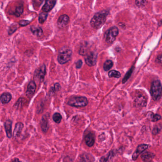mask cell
<instances>
[{
    "label": "cell",
    "instance_id": "4dcf8cb0",
    "mask_svg": "<svg viewBox=\"0 0 162 162\" xmlns=\"http://www.w3.org/2000/svg\"><path fill=\"white\" fill-rule=\"evenodd\" d=\"M160 130H161V128L159 127L158 126H155L153 129L152 134L153 135H157V134L159 133Z\"/></svg>",
    "mask_w": 162,
    "mask_h": 162
},
{
    "label": "cell",
    "instance_id": "f546056e",
    "mask_svg": "<svg viewBox=\"0 0 162 162\" xmlns=\"http://www.w3.org/2000/svg\"><path fill=\"white\" fill-rule=\"evenodd\" d=\"M30 23V21L27 20H21L19 21V25H21V26H25L26 25L29 24Z\"/></svg>",
    "mask_w": 162,
    "mask_h": 162
},
{
    "label": "cell",
    "instance_id": "603a6c76",
    "mask_svg": "<svg viewBox=\"0 0 162 162\" xmlns=\"http://www.w3.org/2000/svg\"><path fill=\"white\" fill-rule=\"evenodd\" d=\"M112 61L110 60H107V61H105V63L104 64L103 69L105 70V71H108L109 70L111 69V68L113 66Z\"/></svg>",
    "mask_w": 162,
    "mask_h": 162
},
{
    "label": "cell",
    "instance_id": "44dd1931",
    "mask_svg": "<svg viewBox=\"0 0 162 162\" xmlns=\"http://www.w3.org/2000/svg\"><path fill=\"white\" fill-rule=\"evenodd\" d=\"M31 30L34 35L40 37L43 35V31L40 27H36L32 26L31 27Z\"/></svg>",
    "mask_w": 162,
    "mask_h": 162
},
{
    "label": "cell",
    "instance_id": "1f68e13d",
    "mask_svg": "<svg viewBox=\"0 0 162 162\" xmlns=\"http://www.w3.org/2000/svg\"><path fill=\"white\" fill-rule=\"evenodd\" d=\"M132 70H131V69L129 72H127V73L126 74V75L125 76V79H123V83H125L126 80H127V79H129V77L130 76V75L132 73Z\"/></svg>",
    "mask_w": 162,
    "mask_h": 162
},
{
    "label": "cell",
    "instance_id": "ffe728a7",
    "mask_svg": "<svg viewBox=\"0 0 162 162\" xmlns=\"http://www.w3.org/2000/svg\"><path fill=\"white\" fill-rule=\"evenodd\" d=\"M11 99V94L8 92L4 93L1 96V101L4 104L9 103Z\"/></svg>",
    "mask_w": 162,
    "mask_h": 162
},
{
    "label": "cell",
    "instance_id": "5b68a950",
    "mask_svg": "<svg viewBox=\"0 0 162 162\" xmlns=\"http://www.w3.org/2000/svg\"><path fill=\"white\" fill-rule=\"evenodd\" d=\"M119 29L117 27H112L105 33L104 38L107 43L111 44L116 40V37L119 34Z\"/></svg>",
    "mask_w": 162,
    "mask_h": 162
},
{
    "label": "cell",
    "instance_id": "d6986e66",
    "mask_svg": "<svg viewBox=\"0 0 162 162\" xmlns=\"http://www.w3.org/2000/svg\"><path fill=\"white\" fill-rule=\"evenodd\" d=\"M147 119L152 122H156L161 119V116L157 114H153L152 112H149L146 115Z\"/></svg>",
    "mask_w": 162,
    "mask_h": 162
},
{
    "label": "cell",
    "instance_id": "8fae6325",
    "mask_svg": "<svg viewBox=\"0 0 162 162\" xmlns=\"http://www.w3.org/2000/svg\"><path fill=\"white\" fill-rule=\"evenodd\" d=\"M36 88V85L35 82L33 81H31L28 85L27 90L26 92L27 96L29 97H31L33 96L35 92Z\"/></svg>",
    "mask_w": 162,
    "mask_h": 162
},
{
    "label": "cell",
    "instance_id": "3957f363",
    "mask_svg": "<svg viewBox=\"0 0 162 162\" xmlns=\"http://www.w3.org/2000/svg\"><path fill=\"white\" fill-rule=\"evenodd\" d=\"M88 104L87 99L84 97H74L69 99L68 104L76 107H85Z\"/></svg>",
    "mask_w": 162,
    "mask_h": 162
},
{
    "label": "cell",
    "instance_id": "7a4b0ae2",
    "mask_svg": "<svg viewBox=\"0 0 162 162\" xmlns=\"http://www.w3.org/2000/svg\"><path fill=\"white\" fill-rule=\"evenodd\" d=\"M150 93L154 100L159 99L162 94V87L159 80L153 81L151 85Z\"/></svg>",
    "mask_w": 162,
    "mask_h": 162
},
{
    "label": "cell",
    "instance_id": "4fadbf2b",
    "mask_svg": "<svg viewBox=\"0 0 162 162\" xmlns=\"http://www.w3.org/2000/svg\"><path fill=\"white\" fill-rule=\"evenodd\" d=\"M56 3V1H47L45 4L42 8V10L45 13H47L50 11L55 6Z\"/></svg>",
    "mask_w": 162,
    "mask_h": 162
},
{
    "label": "cell",
    "instance_id": "d4e9b609",
    "mask_svg": "<svg viewBox=\"0 0 162 162\" xmlns=\"http://www.w3.org/2000/svg\"><path fill=\"white\" fill-rule=\"evenodd\" d=\"M53 121L55 123L59 124L61 122V119H62V116L59 113H55L53 115Z\"/></svg>",
    "mask_w": 162,
    "mask_h": 162
},
{
    "label": "cell",
    "instance_id": "d6a6232c",
    "mask_svg": "<svg viewBox=\"0 0 162 162\" xmlns=\"http://www.w3.org/2000/svg\"><path fill=\"white\" fill-rule=\"evenodd\" d=\"M156 61H157V63L162 65V53L160 54L157 56Z\"/></svg>",
    "mask_w": 162,
    "mask_h": 162
},
{
    "label": "cell",
    "instance_id": "484cf974",
    "mask_svg": "<svg viewBox=\"0 0 162 162\" xmlns=\"http://www.w3.org/2000/svg\"><path fill=\"white\" fill-rule=\"evenodd\" d=\"M48 16L47 13H41L40 14L39 16V22L40 23H43L46 20Z\"/></svg>",
    "mask_w": 162,
    "mask_h": 162
},
{
    "label": "cell",
    "instance_id": "7402d4cb",
    "mask_svg": "<svg viewBox=\"0 0 162 162\" xmlns=\"http://www.w3.org/2000/svg\"><path fill=\"white\" fill-rule=\"evenodd\" d=\"M23 4H20L16 7L15 11L13 13V14L16 17L20 16V15L23 14Z\"/></svg>",
    "mask_w": 162,
    "mask_h": 162
},
{
    "label": "cell",
    "instance_id": "277c9868",
    "mask_svg": "<svg viewBox=\"0 0 162 162\" xmlns=\"http://www.w3.org/2000/svg\"><path fill=\"white\" fill-rule=\"evenodd\" d=\"M72 56V51L70 49H61L58 56V61L60 64L66 63L70 61Z\"/></svg>",
    "mask_w": 162,
    "mask_h": 162
},
{
    "label": "cell",
    "instance_id": "9a60e30c",
    "mask_svg": "<svg viewBox=\"0 0 162 162\" xmlns=\"http://www.w3.org/2000/svg\"><path fill=\"white\" fill-rule=\"evenodd\" d=\"M4 127L7 136L9 139L12 136V122L10 120H7L4 123Z\"/></svg>",
    "mask_w": 162,
    "mask_h": 162
},
{
    "label": "cell",
    "instance_id": "30bf717a",
    "mask_svg": "<svg viewBox=\"0 0 162 162\" xmlns=\"http://www.w3.org/2000/svg\"><path fill=\"white\" fill-rule=\"evenodd\" d=\"M70 18L67 15H63L59 17L57 21V25L60 29H63L69 23Z\"/></svg>",
    "mask_w": 162,
    "mask_h": 162
},
{
    "label": "cell",
    "instance_id": "8992f818",
    "mask_svg": "<svg viewBox=\"0 0 162 162\" xmlns=\"http://www.w3.org/2000/svg\"><path fill=\"white\" fill-rule=\"evenodd\" d=\"M46 74V66L43 65L35 70L34 78L35 80L42 82Z\"/></svg>",
    "mask_w": 162,
    "mask_h": 162
},
{
    "label": "cell",
    "instance_id": "ba28073f",
    "mask_svg": "<svg viewBox=\"0 0 162 162\" xmlns=\"http://www.w3.org/2000/svg\"><path fill=\"white\" fill-rule=\"evenodd\" d=\"M134 102L136 107H145L147 104V100L142 94H139L135 97Z\"/></svg>",
    "mask_w": 162,
    "mask_h": 162
},
{
    "label": "cell",
    "instance_id": "e0dca14e",
    "mask_svg": "<svg viewBox=\"0 0 162 162\" xmlns=\"http://www.w3.org/2000/svg\"><path fill=\"white\" fill-rule=\"evenodd\" d=\"M41 129L43 132L46 133L47 132L49 129V123H48V119L47 116L46 115H44L43 116L41 120Z\"/></svg>",
    "mask_w": 162,
    "mask_h": 162
},
{
    "label": "cell",
    "instance_id": "7c38bea8",
    "mask_svg": "<svg viewBox=\"0 0 162 162\" xmlns=\"http://www.w3.org/2000/svg\"><path fill=\"white\" fill-rule=\"evenodd\" d=\"M23 127V125L21 122L17 123L16 124L15 129L14 130V139H17L20 136L21 134V131Z\"/></svg>",
    "mask_w": 162,
    "mask_h": 162
},
{
    "label": "cell",
    "instance_id": "4316f807",
    "mask_svg": "<svg viewBox=\"0 0 162 162\" xmlns=\"http://www.w3.org/2000/svg\"><path fill=\"white\" fill-rule=\"evenodd\" d=\"M60 88H61V86L60 85V84L55 83L53 87H51L50 92V93H54L56 92L57 91L59 90Z\"/></svg>",
    "mask_w": 162,
    "mask_h": 162
},
{
    "label": "cell",
    "instance_id": "9c48e42d",
    "mask_svg": "<svg viewBox=\"0 0 162 162\" xmlns=\"http://www.w3.org/2000/svg\"><path fill=\"white\" fill-rule=\"evenodd\" d=\"M148 148V145L146 144H141L139 145L136 149L135 152L132 155V159L134 161H136L138 158L139 156Z\"/></svg>",
    "mask_w": 162,
    "mask_h": 162
},
{
    "label": "cell",
    "instance_id": "836d02e7",
    "mask_svg": "<svg viewBox=\"0 0 162 162\" xmlns=\"http://www.w3.org/2000/svg\"><path fill=\"white\" fill-rule=\"evenodd\" d=\"M82 61L81 60H79L77 62L76 67L77 69H80L81 67V66H82Z\"/></svg>",
    "mask_w": 162,
    "mask_h": 162
},
{
    "label": "cell",
    "instance_id": "6da1fadb",
    "mask_svg": "<svg viewBox=\"0 0 162 162\" xmlns=\"http://www.w3.org/2000/svg\"><path fill=\"white\" fill-rule=\"evenodd\" d=\"M109 14V11H103L96 13L90 21V25L93 28L98 29L103 25L106 18Z\"/></svg>",
    "mask_w": 162,
    "mask_h": 162
},
{
    "label": "cell",
    "instance_id": "2e32d148",
    "mask_svg": "<svg viewBox=\"0 0 162 162\" xmlns=\"http://www.w3.org/2000/svg\"><path fill=\"white\" fill-rule=\"evenodd\" d=\"M116 153L114 150L110 151L106 156H103L100 159V162H110L115 156Z\"/></svg>",
    "mask_w": 162,
    "mask_h": 162
},
{
    "label": "cell",
    "instance_id": "52a82bcc",
    "mask_svg": "<svg viewBox=\"0 0 162 162\" xmlns=\"http://www.w3.org/2000/svg\"><path fill=\"white\" fill-rule=\"evenodd\" d=\"M97 59V54L91 52L85 57V63L89 66H93L96 65Z\"/></svg>",
    "mask_w": 162,
    "mask_h": 162
},
{
    "label": "cell",
    "instance_id": "f1b7e54d",
    "mask_svg": "<svg viewBox=\"0 0 162 162\" xmlns=\"http://www.w3.org/2000/svg\"><path fill=\"white\" fill-rule=\"evenodd\" d=\"M147 1H136L135 4L138 7H143L147 4Z\"/></svg>",
    "mask_w": 162,
    "mask_h": 162
},
{
    "label": "cell",
    "instance_id": "cb8c5ba5",
    "mask_svg": "<svg viewBox=\"0 0 162 162\" xmlns=\"http://www.w3.org/2000/svg\"><path fill=\"white\" fill-rule=\"evenodd\" d=\"M110 77H114L116 78H119L121 77V74L119 71H116L115 70H112L110 71L108 74Z\"/></svg>",
    "mask_w": 162,
    "mask_h": 162
},
{
    "label": "cell",
    "instance_id": "ac0fdd59",
    "mask_svg": "<svg viewBox=\"0 0 162 162\" xmlns=\"http://www.w3.org/2000/svg\"><path fill=\"white\" fill-rule=\"evenodd\" d=\"M155 157V155L153 153L149 152L144 153L141 155V158L144 162H151Z\"/></svg>",
    "mask_w": 162,
    "mask_h": 162
},
{
    "label": "cell",
    "instance_id": "83f0119b",
    "mask_svg": "<svg viewBox=\"0 0 162 162\" xmlns=\"http://www.w3.org/2000/svg\"><path fill=\"white\" fill-rule=\"evenodd\" d=\"M18 25L16 23H14L11 25V26L9 28V31H8L9 35H11V34L14 33L16 31V30L18 29Z\"/></svg>",
    "mask_w": 162,
    "mask_h": 162
},
{
    "label": "cell",
    "instance_id": "e575fe53",
    "mask_svg": "<svg viewBox=\"0 0 162 162\" xmlns=\"http://www.w3.org/2000/svg\"><path fill=\"white\" fill-rule=\"evenodd\" d=\"M12 162H21V161H20L19 159L18 158H15L12 161Z\"/></svg>",
    "mask_w": 162,
    "mask_h": 162
},
{
    "label": "cell",
    "instance_id": "5bb4252c",
    "mask_svg": "<svg viewBox=\"0 0 162 162\" xmlns=\"http://www.w3.org/2000/svg\"><path fill=\"white\" fill-rule=\"evenodd\" d=\"M85 141L86 145L89 147H91L93 146L95 143V137L93 134L90 132L86 135L85 137Z\"/></svg>",
    "mask_w": 162,
    "mask_h": 162
}]
</instances>
